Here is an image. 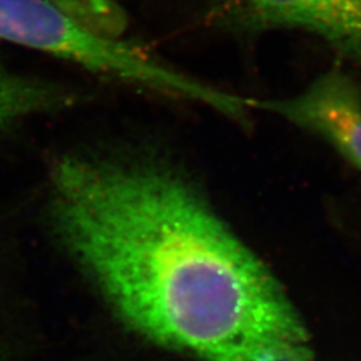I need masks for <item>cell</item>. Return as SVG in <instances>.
I'll list each match as a JSON object with an SVG mask.
<instances>
[{
	"mask_svg": "<svg viewBox=\"0 0 361 361\" xmlns=\"http://www.w3.org/2000/svg\"><path fill=\"white\" fill-rule=\"evenodd\" d=\"M51 180L66 246L133 332L200 361H313L284 286L177 171L66 157Z\"/></svg>",
	"mask_w": 361,
	"mask_h": 361,
	"instance_id": "6da1fadb",
	"label": "cell"
},
{
	"mask_svg": "<svg viewBox=\"0 0 361 361\" xmlns=\"http://www.w3.org/2000/svg\"><path fill=\"white\" fill-rule=\"evenodd\" d=\"M0 39L86 70L207 106L235 121L245 99L171 70L119 38L82 26L50 0H0Z\"/></svg>",
	"mask_w": 361,
	"mask_h": 361,
	"instance_id": "7a4b0ae2",
	"label": "cell"
},
{
	"mask_svg": "<svg viewBox=\"0 0 361 361\" xmlns=\"http://www.w3.org/2000/svg\"><path fill=\"white\" fill-rule=\"evenodd\" d=\"M212 16L235 32L305 31L361 68V0H212Z\"/></svg>",
	"mask_w": 361,
	"mask_h": 361,
	"instance_id": "3957f363",
	"label": "cell"
},
{
	"mask_svg": "<svg viewBox=\"0 0 361 361\" xmlns=\"http://www.w3.org/2000/svg\"><path fill=\"white\" fill-rule=\"evenodd\" d=\"M250 109L317 135L361 173V89L343 70L325 71L296 95L250 99Z\"/></svg>",
	"mask_w": 361,
	"mask_h": 361,
	"instance_id": "277c9868",
	"label": "cell"
},
{
	"mask_svg": "<svg viewBox=\"0 0 361 361\" xmlns=\"http://www.w3.org/2000/svg\"><path fill=\"white\" fill-rule=\"evenodd\" d=\"M68 101L67 92L55 85L15 74L0 61V126L20 116L52 110Z\"/></svg>",
	"mask_w": 361,
	"mask_h": 361,
	"instance_id": "5b68a950",
	"label": "cell"
}]
</instances>
